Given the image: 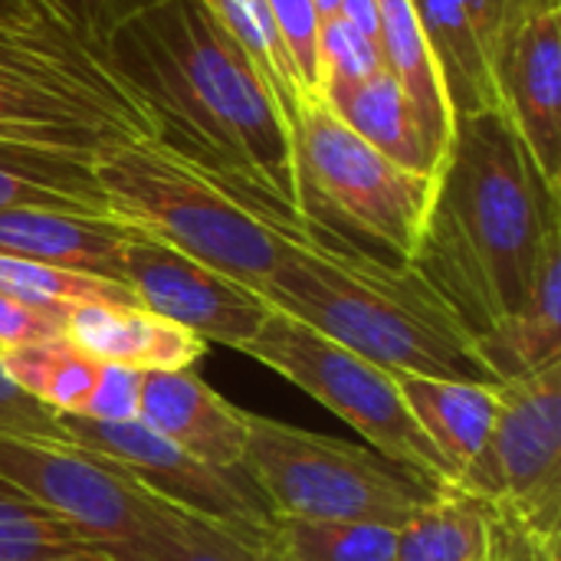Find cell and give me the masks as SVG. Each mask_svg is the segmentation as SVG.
<instances>
[{
    "label": "cell",
    "mask_w": 561,
    "mask_h": 561,
    "mask_svg": "<svg viewBox=\"0 0 561 561\" xmlns=\"http://www.w3.org/2000/svg\"><path fill=\"white\" fill-rule=\"evenodd\" d=\"M138 421L201 463L243 467L247 411L220 398L194 368L145 371Z\"/></svg>",
    "instance_id": "cell-14"
},
{
    "label": "cell",
    "mask_w": 561,
    "mask_h": 561,
    "mask_svg": "<svg viewBox=\"0 0 561 561\" xmlns=\"http://www.w3.org/2000/svg\"><path fill=\"white\" fill-rule=\"evenodd\" d=\"M385 69L378 43L355 30L345 16H325L319 23V95L365 82Z\"/></svg>",
    "instance_id": "cell-29"
},
{
    "label": "cell",
    "mask_w": 561,
    "mask_h": 561,
    "mask_svg": "<svg viewBox=\"0 0 561 561\" xmlns=\"http://www.w3.org/2000/svg\"><path fill=\"white\" fill-rule=\"evenodd\" d=\"M493 506L480 496L440 483L394 539V561H486Z\"/></svg>",
    "instance_id": "cell-22"
},
{
    "label": "cell",
    "mask_w": 561,
    "mask_h": 561,
    "mask_svg": "<svg viewBox=\"0 0 561 561\" xmlns=\"http://www.w3.org/2000/svg\"><path fill=\"white\" fill-rule=\"evenodd\" d=\"M473 33L480 39V49L486 56V66L493 79L500 76L503 56L513 43V36L539 13L561 7V0H463Z\"/></svg>",
    "instance_id": "cell-30"
},
{
    "label": "cell",
    "mask_w": 561,
    "mask_h": 561,
    "mask_svg": "<svg viewBox=\"0 0 561 561\" xmlns=\"http://www.w3.org/2000/svg\"><path fill=\"white\" fill-rule=\"evenodd\" d=\"M33 561H115L112 556L99 552V549H66V552H53V556H43V559Z\"/></svg>",
    "instance_id": "cell-38"
},
{
    "label": "cell",
    "mask_w": 561,
    "mask_h": 561,
    "mask_svg": "<svg viewBox=\"0 0 561 561\" xmlns=\"http://www.w3.org/2000/svg\"><path fill=\"white\" fill-rule=\"evenodd\" d=\"M118 283L135 302L201 342L243 352L270 316V302L250 286L178 253L174 247L131 227L118 256Z\"/></svg>",
    "instance_id": "cell-12"
},
{
    "label": "cell",
    "mask_w": 561,
    "mask_h": 561,
    "mask_svg": "<svg viewBox=\"0 0 561 561\" xmlns=\"http://www.w3.org/2000/svg\"><path fill=\"white\" fill-rule=\"evenodd\" d=\"M0 293L26 309L46 312L53 319H66L69 309L85 302L108 306H138L128 286L76 270H59L46 263H30L16 256H0Z\"/></svg>",
    "instance_id": "cell-28"
},
{
    "label": "cell",
    "mask_w": 561,
    "mask_h": 561,
    "mask_svg": "<svg viewBox=\"0 0 561 561\" xmlns=\"http://www.w3.org/2000/svg\"><path fill=\"white\" fill-rule=\"evenodd\" d=\"M339 122H345L362 141L381 151L398 168L434 181L440 171V158L421 125V115L401 82L378 69L365 82L332 89L319 95Z\"/></svg>",
    "instance_id": "cell-19"
},
{
    "label": "cell",
    "mask_w": 561,
    "mask_h": 561,
    "mask_svg": "<svg viewBox=\"0 0 561 561\" xmlns=\"http://www.w3.org/2000/svg\"><path fill=\"white\" fill-rule=\"evenodd\" d=\"M302 224L316 243L408 266L421 240L434 181L417 178L306 99L293 122Z\"/></svg>",
    "instance_id": "cell-6"
},
{
    "label": "cell",
    "mask_w": 561,
    "mask_h": 561,
    "mask_svg": "<svg viewBox=\"0 0 561 561\" xmlns=\"http://www.w3.org/2000/svg\"><path fill=\"white\" fill-rule=\"evenodd\" d=\"M378 49H381L385 69L411 95V102L421 115V125L444 164L457 118H454L440 69H437L427 36L414 16L411 0H378Z\"/></svg>",
    "instance_id": "cell-20"
},
{
    "label": "cell",
    "mask_w": 561,
    "mask_h": 561,
    "mask_svg": "<svg viewBox=\"0 0 561 561\" xmlns=\"http://www.w3.org/2000/svg\"><path fill=\"white\" fill-rule=\"evenodd\" d=\"M266 302L391 375L496 385L473 335L411 266L299 237L276 266Z\"/></svg>",
    "instance_id": "cell-3"
},
{
    "label": "cell",
    "mask_w": 561,
    "mask_h": 561,
    "mask_svg": "<svg viewBox=\"0 0 561 561\" xmlns=\"http://www.w3.org/2000/svg\"><path fill=\"white\" fill-rule=\"evenodd\" d=\"M115 561H266L260 542L191 510L154 500L141 533L105 552Z\"/></svg>",
    "instance_id": "cell-24"
},
{
    "label": "cell",
    "mask_w": 561,
    "mask_h": 561,
    "mask_svg": "<svg viewBox=\"0 0 561 561\" xmlns=\"http://www.w3.org/2000/svg\"><path fill=\"white\" fill-rule=\"evenodd\" d=\"M243 470L270 500L273 513L391 529H401L444 483L375 447H358L260 414H247Z\"/></svg>",
    "instance_id": "cell-7"
},
{
    "label": "cell",
    "mask_w": 561,
    "mask_h": 561,
    "mask_svg": "<svg viewBox=\"0 0 561 561\" xmlns=\"http://www.w3.org/2000/svg\"><path fill=\"white\" fill-rule=\"evenodd\" d=\"M316 3V10H319V20H325V16H335L339 13V3L342 0H312Z\"/></svg>",
    "instance_id": "cell-40"
},
{
    "label": "cell",
    "mask_w": 561,
    "mask_h": 561,
    "mask_svg": "<svg viewBox=\"0 0 561 561\" xmlns=\"http://www.w3.org/2000/svg\"><path fill=\"white\" fill-rule=\"evenodd\" d=\"M36 7H39V3H36Z\"/></svg>",
    "instance_id": "cell-41"
},
{
    "label": "cell",
    "mask_w": 561,
    "mask_h": 561,
    "mask_svg": "<svg viewBox=\"0 0 561 561\" xmlns=\"http://www.w3.org/2000/svg\"><path fill=\"white\" fill-rule=\"evenodd\" d=\"M394 378L411 417L440 454L450 483H460L463 473L480 460L493 434L500 385L424 378V375H394Z\"/></svg>",
    "instance_id": "cell-17"
},
{
    "label": "cell",
    "mask_w": 561,
    "mask_h": 561,
    "mask_svg": "<svg viewBox=\"0 0 561 561\" xmlns=\"http://www.w3.org/2000/svg\"><path fill=\"white\" fill-rule=\"evenodd\" d=\"M0 437H46L66 440L59 431V417L30 398L3 368L0 362Z\"/></svg>",
    "instance_id": "cell-32"
},
{
    "label": "cell",
    "mask_w": 561,
    "mask_h": 561,
    "mask_svg": "<svg viewBox=\"0 0 561 561\" xmlns=\"http://www.w3.org/2000/svg\"><path fill=\"white\" fill-rule=\"evenodd\" d=\"M0 480L76 526L99 552L131 542L158 500L112 460L46 437H0Z\"/></svg>",
    "instance_id": "cell-11"
},
{
    "label": "cell",
    "mask_w": 561,
    "mask_h": 561,
    "mask_svg": "<svg viewBox=\"0 0 561 561\" xmlns=\"http://www.w3.org/2000/svg\"><path fill=\"white\" fill-rule=\"evenodd\" d=\"M339 16H345L371 43H378V0H342L339 3Z\"/></svg>",
    "instance_id": "cell-37"
},
{
    "label": "cell",
    "mask_w": 561,
    "mask_h": 561,
    "mask_svg": "<svg viewBox=\"0 0 561 561\" xmlns=\"http://www.w3.org/2000/svg\"><path fill=\"white\" fill-rule=\"evenodd\" d=\"M243 355L325 404L378 454L450 483L440 454L411 417L391 371L335 345L283 309H270L256 335L243 345Z\"/></svg>",
    "instance_id": "cell-8"
},
{
    "label": "cell",
    "mask_w": 561,
    "mask_h": 561,
    "mask_svg": "<svg viewBox=\"0 0 561 561\" xmlns=\"http://www.w3.org/2000/svg\"><path fill=\"white\" fill-rule=\"evenodd\" d=\"M559 204L503 112L463 115L408 266L477 339L526 299L561 237Z\"/></svg>",
    "instance_id": "cell-2"
},
{
    "label": "cell",
    "mask_w": 561,
    "mask_h": 561,
    "mask_svg": "<svg viewBox=\"0 0 561 561\" xmlns=\"http://www.w3.org/2000/svg\"><path fill=\"white\" fill-rule=\"evenodd\" d=\"M33 13H43L36 0H0V16H33Z\"/></svg>",
    "instance_id": "cell-39"
},
{
    "label": "cell",
    "mask_w": 561,
    "mask_h": 561,
    "mask_svg": "<svg viewBox=\"0 0 561 561\" xmlns=\"http://www.w3.org/2000/svg\"><path fill=\"white\" fill-rule=\"evenodd\" d=\"M411 7L427 36L434 62L440 69L454 118L477 115V112H503L496 79L473 33L467 3L463 0H411Z\"/></svg>",
    "instance_id": "cell-21"
},
{
    "label": "cell",
    "mask_w": 561,
    "mask_h": 561,
    "mask_svg": "<svg viewBox=\"0 0 561 561\" xmlns=\"http://www.w3.org/2000/svg\"><path fill=\"white\" fill-rule=\"evenodd\" d=\"M496 92L539 178L561 197V7L533 16L513 36Z\"/></svg>",
    "instance_id": "cell-13"
},
{
    "label": "cell",
    "mask_w": 561,
    "mask_h": 561,
    "mask_svg": "<svg viewBox=\"0 0 561 561\" xmlns=\"http://www.w3.org/2000/svg\"><path fill=\"white\" fill-rule=\"evenodd\" d=\"M59 431L69 444L122 467L158 500L191 510L210 523H220L253 542H263L276 516L270 500L260 493V486L243 467L224 470L201 463L174 444H168L138 417L89 421L79 414H59Z\"/></svg>",
    "instance_id": "cell-10"
},
{
    "label": "cell",
    "mask_w": 561,
    "mask_h": 561,
    "mask_svg": "<svg viewBox=\"0 0 561 561\" xmlns=\"http://www.w3.org/2000/svg\"><path fill=\"white\" fill-rule=\"evenodd\" d=\"M105 53L154 122V141L276 227L309 237L293 128L266 82L201 0H131Z\"/></svg>",
    "instance_id": "cell-1"
},
{
    "label": "cell",
    "mask_w": 561,
    "mask_h": 561,
    "mask_svg": "<svg viewBox=\"0 0 561 561\" xmlns=\"http://www.w3.org/2000/svg\"><path fill=\"white\" fill-rule=\"evenodd\" d=\"M473 348L496 385L523 378L561 358V237L539 260L526 299L473 339Z\"/></svg>",
    "instance_id": "cell-18"
},
{
    "label": "cell",
    "mask_w": 561,
    "mask_h": 561,
    "mask_svg": "<svg viewBox=\"0 0 561 561\" xmlns=\"http://www.w3.org/2000/svg\"><path fill=\"white\" fill-rule=\"evenodd\" d=\"M13 207L108 217L92 178V161L0 145V210Z\"/></svg>",
    "instance_id": "cell-23"
},
{
    "label": "cell",
    "mask_w": 561,
    "mask_h": 561,
    "mask_svg": "<svg viewBox=\"0 0 561 561\" xmlns=\"http://www.w3.org/2000/svg\"><path fill=\"white\" fill-rule=\"evenodd\" d=\"M145 371L125 368V365H102L95 391L79 417L89 421H135L138 401H141Z\"/></svg>",
    "instance_id": "cell-33"
},
{
    "label": "cell",
    "mask_w": 561,
    "mask_h": 561,
    "mask_svg": "<svg viewBox=\"0 0 561 561\" xmlns=\"http://www.w3.org/2000/svg\"><path fill=\"white\" fill-rule=\"evenodd\" d=\"M131 227L115 217L39 207L0 210V256L76 270L118 283V256Z\"/></svg>",
    "instance_id": "cell-16"
},
{
    "label": "cell",
    "mask_w": 561,
    "mask_h": 561,
    "mask_svg": "<svg viewBox=\"0 0 561 561\" xmlns=\"http://www.w3.org/2000/svg\"><path fill=\"white\" fill-rule=\"evenodd\" d=\"M148 138L154 122L105 46L43 13L0 16V145L92 161Z\"/></svg>",
    "instance_id": "cell-4"
},
{
    "label": "cell",
    "mask_w": 561,
    "mask_h": 561,
    "mask_svg": "<svg viewBox=\"0 0 561 561\" xmlns=\"http://www.w3.org/2000/svg\"><path fill=\"white\" fill-rule=\"evenodd\" d=\"M398 529L276 513L260 549L266 561H394Z\"/></svg>",
    "instance_id": "cell-26"
},
{
    "label": "cell",
    "mask_w": 561,
    "mask_h": 561,
    "mask_svg": "<svg viewBox=\"0 0 561 561\" xmlns=\"http://www.w3.org/2000/svg\"><path fill=\"white\" fill-rule=\"evenodd\" d=\"M108 217L250 286H266L296 233L276 227L161 141H128L92 158Z\"/></svg>",
    "instance_id": "cell-5"
},
{
    "label": "cell",
    "mask_w": 561,
    "mask_h": 561,
    "mask_svg": "<svg viewBox=\"0 0 561 561\" xmlns=\"http://www.w3.org/2000/svg\"><path fill=\"white\" fill-rule=\"evenodd\" d=\"M201 3L214 13V20L227 30V36L253 62V69L260 72V79L266 82L270 95L276 99V105L283 108L293 128L296 112L306 102V95L299 89V76L276 33L266 0H201Z\"/></svg>",
    "instance_id": "cell-27"
},
{
    "label": "cell",
    "mask_w": 561,
    "mask_h": 561,
    "mask_svg": "<svg viewBox=\"0 0 561 561\" xmlns=\"http://www.w3.org/2000/svg\"><path fill=\"white\" fill-rule=\"evenodd\" d=\"M454 486L561 539V358L500 385L493 434Z\"/></svg>",
    "instance_id": "cell-9"
},
{
    "label": "cell",
    "mask_w": 561,
    "mask_h": 561,
    "mask_svg": "<svg viewBox=\"0 0 561 561\" xmlns=\"http://www.w3.org/2000/svg\"><path fill=\"white\" fill-rule=\"evenodd\" d=\"M486 561H561V539L539 536L519 519L493 510Z\"/></svg>",
    "instance_id": "cell-34"
},
{
    "label": "cell",
    "mask_w": 561,
    "mask_h": 561,
    "mask_svg": "<svg viewBox=\"0 0 561 561\" xmlns=\"http://www.w3.org/2000/svg\"><path fill=\"white\" fill-rule=\"evenodd\" d=\"M39 10L85 43L105 46V33L131 0H36Z\"/></svg>",
    "instance_id": "cell-35"
},
{
    "label": "cell",
    "mask_w": 561,
    "mask_h": 561,
    "mask_svg": "<svg viewBox=\"0 0 561 561\" xmlns=\"http://www.w3.org/2000/svg\"><path fill=\"white\" fill-rule=\"evenodd\" d=\"M306 99H319V10L312 0H266Z\"/></svg>",
    "instance_id": "cell-31"
},
{
    "label": "cell",
    "mask_w": 561,
    "mask_h": 561,
    "mask_svg": "<svg viewBox=\"0 0 561 561\" xmlns=\"http://www.w3.org/2000/svg\"><path fill=\"white\" fill-rule=\"evenodd\" d=\"M62 335L95 362L125 365L135 371L194 368V362L207 352V342L141 306H76L62 319Z\"/></svg>",
    "instance_id": "cell-15"
},
{
    "label": "cell",
    "mask_w": 561,
    "mask_h": 561,
    "mask_svg": "<svg viewBox=\"0 0 561 561\" xmlns=\"http://www.w3.org/2000/svg\"><path fill=\"white\" fill-rule=\"evenodd\" d=\"M0 362L7 368V375L30 398H36L43 408H49L56 417L82 414L95 391L99 371H102V362H95L92 355L76 348L62 332L39 339V342L7 348V352H0Z\"/></svg>",
    "instance_id": "cell-25"
},
{
    "label": "cell",
    "mask_w": 561,
    "mask_h": 561,
    "mask_svg": "<svg viewBox=\"0 0 561 561\" xmlns=\"http://www.w3.org/2000/svg\"><path fill=\"white\" fill-rule=\"evenodd\" d=\"M59 332H62L59 319H53L46 312H36V309H26V306L7 299L0 293V352L26 345V342H39V339H49V335H59Z\"/></svg>",
    "instance_id": "cell-36"
}]
</instances>
